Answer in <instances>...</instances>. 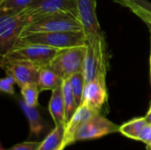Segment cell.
<instances>
[{"mask_svg": "<svg viewBox=\"0 0 151 150\" xmlns=\"http://www.w3.org/2000/svg\"><path fill=\"white\" fill-rule=\"evenodd\" d=\"M84 31L80 19L71 13H55L31 21L24 28L20 36L35 33Z\"/></svg>", "mask_w": 151, "mask_h": 150, "instance_id": "obj_3", "label": "cell"}, {"mask_svg": "<svg viewBox=\"0 0 151 150\" xmlns=\"http://www.w3.org/2000/svg\"><path fill=\"white\" fill-rule=\"evenodd\" d=\"M148 123H149V121L146 119L145 117L134 118V119L123 124L122 126H120L119 133L129 139L138 141V138H139L142 129L145 127V126Z\"/></svg>", "mask_w": 151, "mask_h": 150, "instance_id": "obj_19", "label": "cell"}, {"mask_svg": "<svg viewBox=\"0 0 151 150\" xmlns=\"http://www.w3.org/2000/svg\"><path fill=\"white\" fill-rule=\"evenodd\" d=\"M21 44H38L62 50L65 48L85 45L86 34L84 31L35 33L25 36H20L15 45Z\"/></svg>", "mask_w": 151, "mask_h": 150, "instance_id": "obj_2", "label": "cell"}, {"mask_svg": "<svg viewBox=\"0 0 151 150\" xmlns=\"http://www.w3.org/2000/svg\"><path fill=\"white\" fill-rule=\"evenodd\" d=\"M14 84H16L14 79L12 76L6 75V77L1 79V80H0V90L3 93L13 95L15 93L14 88H13Z\"/></svg>", "mask_w": 151, "mask_h": 150, "instance_id": "obj_23", "label": "cell"}, {"mask_svg": "<svg viewBox=\"0 0 151 150\" xmlns=\"http://www.w3.org/2000/svg\"><path fill=\"white\" fill-rule=\"evenodd\" d=\"M39 146V141H24L16 144L9 149H1V150H38Z\"/></svg>", "mask_w": 151, "mask_h": 150, "instance_id": "obj_24", "label": "cell"}, {"mask_svg": "<svg viewBox=\"0 0 151 150\" xmlns=\"http://www.w3.org/2000/svg\"><path fill=\"white\" fill-rule=\"evenodd\" d=\"M138 141L145 143L146 145H151V123H148L142 129Z\"/></svg>", "mask_w": 151, "mask_h": 150, "instance_id": "obj_25", "label": "cell"}, {"mask_svg": "<svg viewBox=\"0 0 151 150\" xmlns=\"http://www.w3.org/2000/svg\"><path fill=\"white\" fill-rule=\"evenodd\" d=\"M41 93L37 82L28 83L20 88L22 100L31 107H38V97Z\"/></svg>", "mask_w": 151, "mask_h": 150, "instance_id": "obj_20", "label": "cell"}, {"mask_svg": "<svg viewBox=\"0 0 151 150\" xmlns=\"http://www.w3.org/2000/svg\"><path fill=\"white\" fill-rule=\"evenodd\" d=\"M76 6L85 34H103L96 16V0H76Z\"/></svg>", "mask_w": 151, "mask_h": 150, "instance_id": "obj_11", "label": "cell"}, {"mask_svg": "<svg viewBox=\"0 0 151 150\" xmlns=\"http://www.w3.org/2000/svg\"><path fill=\"white\" fill-rule=\"evenodd\" d=\"M120 126L104 116L97 113L81 125L73 137V143L81 141L100 139L106 135L119 133Z\"/></svg>", "mask_w": 151, "mask_h": 150, "instance_id": "obj_7", "label": "cell"}, {"mask_svg": "<svg viewBox=\"0 0 151 150\" xmlns=\"http://www.w3.org/2000/svg\"><path fill=\"white\" fill-rule=\"evenodd\" d=\"M150 73H151V54H150Z\"/></svg>", "mask_w": 151, "mask_h": 150, "instance_id": "obj_28", "label": "cell"}, {"mask_svg": "<svg viewBox=\"0 0 151 150\" xmlns=\"http://www.w3.org/2000/svg\"><path fill=\"white\" fill-rule=\"evenodd\" d=\"M62 94L65 108V122L67 123L78 108L69 79L63 80L62 81Z\"/></svg>", "mask_w": 151, "mask_h": 150, "instance_id": "obj_18", "label": "cell"}, {"mask_svg": "<svg viewBox=\"0 0 151 150\" xmlns=\"http://www.w3.org/2000/svg\"><path fill=\"white\" fill-rule=\"evenodd\" d=\"M147 150H151V145H147V148H146Z\"/></svg>", "mask_w": 151, "mask_h": 150, "instance_id": "obj_27", "label": "cell"}, {"mask_svg": "<svg viewBox=\"0 0 151 150\" xmlns=\"http://www.w3.org/2000/svg\"><path fill=\"white\" fill-rule=\"evenodd\" d=\"M49 112L55 123V126L66 124L65 108L62 94V84L52 90L51 97L49 102Z\"/></svg>", "mask_w": 151, "mask_h": 150, "instance_id": "obj_13", "label": "cell"}, {"mask_svg": "<svg viewBox=\"0 0 151 150\" xmlns=\"http://www.w3.org/2000/svg\"><path fill=\"white\" fill-rule=\"evenodd\" d=\"M86 54V44L59 50L50 65L62 80L70 79L73 74L82 72Z\"/></svg>", "mask_w": 151, "mask_h": 150, "instance_id": "obj_5", "label": "cell"}, {"mask_svg": "<svg viewBox=\"0 0 151 150\" xmlns=\"http://www.w3.org/2000/svg\"><path fill=\"white\" fill-rule=\"evenodd\" d=\"M19 106L28 121L30 134L35 136L40 135L44 129V121L37 107L28 106L23 100L19 101Z\"/></svg>", "mask_w": 151, "mask_h": 150, "instance_id": "obj_15", "label": "cell"}, {"mask_svg": "<svg viewBox=\"0 0 151 150\" xmlns=\"http://www.w3.org/2000/svg\"><path fill=\"white\" fill-rule=\"evenodd\" d=\"M0 65L6 75L12 76L19 88L28 83L38 82L41 67L32 62L2 57Z\"/></svg>", "mask_w": 151, "mask_h": 150, "instance_id": "obj_8", "label": "cell"}, {"mask_svg": "<svg viewBox=\"0 0 151 150\" xmlns=\"http://www.w3.org/2000/svg\"><path fill=\"white\" fill-rule=\"evenodd\" d=\"M1 1H3V0H0V2H1Z\"/></svg>", "mask_w": 151, "mask_h": 150, "instance_id": "obj_29", "label": "cell"}, {"mask_svg": "<svg viewBox=\"0 0 151 150\" xmlns=\"http://www.w3.org/2000/svg\"><path fill=\"white\" fill-rule=\"evenodd\" d=\"M107 66L108 57L104 34H86V54L82 68L85 83L98 75H107Z\"/></svg>", "mask_w": 151, "mask_h": 150, "instance_id": "obj_1", "label": "cell"}, {"mask_svg": "<svg viewBox=\"0 0 151 150\" xmlns=\"http://www.w3.org/2000/svg\"><path fill=\"white\" fill-rule=\"evenodd\" d=\"M30 19L23 11L4 12L0 16V50L1 56L16 44Z\"/></svg>", "mask_w": 151, "mask_h": 150, "instance_id": "obj_4", "label": "cell"}, {"mask_svg": "<svg viewBox=\"0 0 151 150\" xmlns=\"http://www.w3.org/2000/svg\"><path fill=\"white\" fill-rule=\"evenodd\" d=\"M66 124L55 126L49 134L40 142L38 150H63Z\"/></svg>", "mask_w": 151, "mask_h": 150, "instance_id": "obj_16", "label": "cell"}, {"mask_svg": "<svg viewBox=\"0 0 151 150\" xmlns=\"http://www.w3.org/2000/svg\"><path fill=\"white\" fill-rule=\"evenodd\" d=\"M58 50V49L43 45L21 44L14 45L12 49L7 51L5 54L2 55V57L27 60L42 68L50 66Z\"/></svg>", "mask_w": 151, "mask_h": 150, "instance_id": "obj_6", "label": "cell"}, {"mask_svg": "<svg viewBox=\"0 0 151 150\" xmlns=\"http://www.w3.org/2000/svg\"><path fill=\"white\" fill-rule=\"evenodd\" d=\"M1 2H2V1H1Z\"/></svg>", "mask_w": 151, "mask_h": 150, "instance_id": "obj_30", "label": "cell"}, {"mask_svg": "<svg viewBox=\"0 0 151 150\" xmlns=\"http://www.w3.org/2000/svg\"><path fill=\"white\" fill-rule=\"evenodd\" d=\"M106 75H98L85 83L81 104H85L91 110L100 112L107 101Z\"/></svg>", "mask_w": 151, "mask_h": 150, "instance_id": "obj_10", "label": "cell"}, {"mask_svg": "<svg viewBox=\"0 0 151 150\" xmlns=\"http://www.w3.org/2000/svg\"><path fill=\"white\" fill-rule=\"evenodd\" d=\"M145 118H146V119H147L150 123H151V104H150V110L148 111V112H147V114H146Z\"/></svg>", "mask_w": 151, "mask_h": 150, "instance_id": "obj_26", "label": "cell"}, {"mask_svg": "<svg viewBox=\"0 0 151 150\" xmlns=\"http://www.w3.org/2000/svg\"><path fill=\"white\" fill-rule=\"evenodd\" d=\"M21 11L30 19V22L46 15L61 12L71 13L78 17L76 0H36Z\"/></svg>", "mask_w": 151, "mask_h": 150, "instance_id": "obj_9", "label": "cell"}, {"mask_svg": "<svg viewBox=\"0 0 151 150\" xmlns=\"http://www.w3.org/2000/svg\"><path fill=\"white\" fill-rule=\"evenodd\" d=\"M62 81L63 80L60 78V76L49 66L41 68L37 82L41 92L46 90L52 91L61 85Z\"/></svg>", "mask_w": 151, "mask_h": 150, "instance_id": "obj_17", "label": "cell"}, {"mask_svg": "<svg viewBox=\"0 0 151 150\" xmlns=\"http://www.w3.org/2000/svg\"><path fill=\"white\" fill-rule=\"evenodd\" d=\"M115 3L129 9L139 17L150 29L151 32V3L147 0H113Z\"/></svg>", "mask_w": 151, "mask_h": 150, "instance_id": "obj_14", "label": "cell"}, {"mask_svg": "<svg viewBox=\"0 0 151 150\" xmlns=\"http://www.w3.org/2000/svg\"><path fill=\"white\" fill-rule=\"evenodd\" d=\"M100 113L96 112L90 108H88L85 104H81L71 119L66 123L65 126V139H64V144H63V150L68 146H71L73 144V137L78 130V128L81 126L82 123H84L86 120L93 117L94 115Z\"/></svg>", "mask_w": 151, "mask_h": 150, "instance_id": "obj_12", "label": "cell"}, {"mask_svg": "<svg viewBox=\"0 0 151 150\" xmlns=\"http://www.w3.org/2000/svg\"><path fill=\"white\" fill-rule=\"evenodd\" d=\"M36 0H3L0 2V12H19L33 4Z\"/></svg>", "mask_w": 151, "mask_h": 150, "instance_id": "obj_21", "label": "cell"}, {"mask_svg": "<svg viewBox=\"0 0 151 150\" xmlns=\"http://www.w3.org/2000/svg\"><path fill=\"white\" fill-rule=\"evenodd\" d=\"M69 80L72 85L73 92L74 94L77 105L79 107L81 103L82 95H83V90H84V86H85V79H84L83 72H79L73 74Z\"/></svg>", "mask_w": 151, "mask_h": 150, "instance_id": "obj_22", "label": "cell"}]
</instances>
